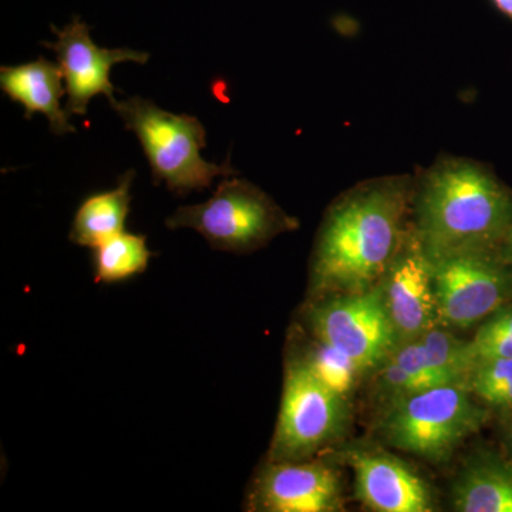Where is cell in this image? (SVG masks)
<instances>
[{
	"label": "cell",
	"instance_id": "6da1fadb",
	"mask_svg": "<svg viewBox=\"0 0 512 512\" xmlns=\"http://www.w3.org/2000/svg\"><path fill=\"white\" fill-rule=\"evenodd\" d=\"M413 177L357 184L330 205L312 258L315 295L367 291L382 281L410 231Z\"/></svg>",
	"mask_w": 512,
	"mask_h": 512
},
{
	"label": "cell",
	"instance_id": "7a4b0ae2",
	"mask_svg": "<svg viewBox=\"0 0 512 512\" xmlns=\"http://www.w3.org/2000/svg\"><path fill=\"white\" fill-rule=\"evenodd\" d=\"M512 225V190L487 164L437 158L413 177L410 228L431 262L497 249Z\"/></svg>",
	"mask_w": 512,
	"mask_h": 512
},
{
	"label": "cell",
	"instance_id": "3957f363",
	"mask_svg": "<svg viewBox=\"0 0 512 512\" xmlns=\"http://www.w3.org/2000/svg\"><path fill=\"white\" fill-rule=\"evenodd\" d=\"M111 107L140 141L154 184L165 183L168 190L183 197L207 190L215 178L237 174L229 160L214 164L201 157L207 147V130L197 117L170 113L141 96L114 100Z\"/></svg>",
	"mask_w": 512,
	"mask_h": 512
},
{
	"label": "cell",
	"instance_id": "277c9868",
	"mask_svg": "<svg viewBox=\"0 0 512 512\" xmlns=\"http://www.w3.org/2000/svg\"><path fill=\"white\" fill-rule=\"evenodd\" d=\"M466 384H443L394 400L383 421L390 446L443 463L487 423L488 413Z\"/></svg>",
	"mask_w": 512,
	"mask_h": 512
},
{
	"label": "cell",
	"instance_id": "5b68a950",
	"mask_svg": "<svg viewBox=\"0 0 512 512\" xmlns=\"http://www.w3.org/2000/svg\"><path fill=\"white\" fill-rule=\"evenodd\" d=\"M170 229H194L218 251L248 254L281 232L298 227L261 188L242 178H227L210 200L180 207L165 220Z\"/></svg>",
	"mask_w": 512,
	"mask_h": 512
},
{
	"label": "cell",
	"instance_id": "8992f818",
	"mask_svg": "<svg viewBox=\"0 0 512 512\" xmlns=\"http://www.w3.org/2000/svg\"><path fill=\"white\" fill-rule=\"evenodd\" d=\"M346 421V397L326 387L299 357L292 356L286 365L269 460H309L338 439Z\"/></svg>",
	"mask_w": 512,
	"mask_h": 512
},
{
	"label": "cell",
	"instance_id": "52a82bcc",
	"mask_svg": "<svg viewBox=\"0 0 512 512\" xmlns=\"http://www.w3.org/2000/svg\"><path fill=\"white\" fill-rule=\"evenodd\" d=\"M306 319L316 340L345 353L362 372L382 366L399 346L379 284L313 303Z\"/></svg>",
	"mask_w": 512,
	"mask_h": 512
},
{
	"label": "cell",
	"instance_id": "ba28073f",
	"mask_svg": "<svg viewBox=\"0 0 512 512\" xmlns=\"http://www.w3.org/2000/svg\"><path fill=\"white\" fill-rule=\"evenodd\" d=\"M439 323L468 329L512 301V269L497 249L470 251L433 262Z\"/></svg>",
	"mask_w": 512,
	"mask_h": 512
},
{
	"label": "cell",
	"instance_id": "9c48e42d",
	"mask_svg": "<svg viewBox=\"0 0 512 512\" xmlns=\"http://www.w3.org/2000/svg\"><path fill=\"white\" fill-rule=\"evenodd\" d=\"M57 40L43 42L47 49L56 53L57 64L62 70L66 83V110L70 116H86L90 100L97 96H106L113 103L116 87L111 83V67L117 63L133 62L146 64L150 53L140 50L106 49L97 46L90 36V28L79 18H73L63 29L52 26Z\"/></svg>",
	"mask_w": 512,
	"mask_h": 512
},
{
	"label": "cell",
	"instance_id": "30bf717a",
	"mask_svg": "<svg viewBox=\"0 0 512 512\" xmlns=\"http://www.w3.org/2000/svg\"><path fill=\"white\" fill-rule=\"evenodd\" d=\"M342 508L338 473L322 461L268 460L249 490L247 510L332 512Z\"/></svg>",
	"mask_w": 512,
	"mask_h": 512
},
{
	"label": "cell",
	"instance_id": "8fae6325",
	"mask_svg": "<svg viewBox=\"0 0 512 512\" xmlns=\"http://www.w3.org/2000/svg\"><path fill=\"white\" fill-rule=\"evenodd\" d=\"M379 285L399 345L436 328L439 306L433 262L424 254L412 228Z\"/></svg>",
	"mask_w": 512,
	"mask_h": 512
},
{
	"label": "cell",
	"instance_id": "7c38bea8",
	"mask_svg": "<svg viewBox=\"0 0 512 512\" xmlns=\"http://www.w3.org/2000/svg\"><path fill=\"white\" fill-rule=\"evenodd\" d=\"M356 495L377 512H431L429 485L412 468L387 454L356 451L350 454Z\"/></svg>",
	"mask_w": 512,
	"mask_h": 512
},
{
	"label": "cell",
	"instance_id": "4fadbf2b",
	"mask_svg": "<svg viewBox=\"0 0 512 512\" xmlns=\"http://www.w3.org/2000/svg\"><path fill=\"white\" fill-rule=\"evenodd\" d=\"M63 80L59 64L49 62L46 57L18 66L0 67L2 92L13 103L25 107L26 120L32 119L35 113L43 114L56 136L76 131L66 107H62V99L67 94Z\"/></svg>",
	"mask_w": 512,
	"mask_h": 512
},
{
	"label": "cell",
	"instance_id": "5bb4252c",
	"mask_svg": "<svg viewBox=\"0 0 512 512\" xmlns=\"http://www.w3.org/2000/svg\"><path fill=\"white\" fill-rule=\"evenodd\" d=\"M460 512H512V464L493 453L474 458L453 487Z\"/></svg>",
	"mask_w": 512,
	"mask_h": 512
},
{
	"label": "cell",
	"instance_id": "9a60e30c",
	"mask_svg": "<svg viewBox=\"0 0 512 512\" xmlns=\"http://www.w3.org/2000/svg\"><path fill=\"white\" fill-rule=\"evenodd\" d=\"M134 175L133 170L127 171L113 190L96 192L80 204L69 235L74 245L93 249L124 231L133 200L131 185Z\"/></svg>",
	"mask_w": 512,
	"mask_h": 512
},
{
	"label": "cell",
	"instance_id": "2e32d148",
	"mask_svg": "<svg viewBox=\"0 0 512 512\" xmlns=\"http://www.w3.org/2000/svg\"><path fill=\"white\" fill-rule=\"evenodd\" d=\"M153 252L146 235L120 232L93 248L94 281L117 284L146 272Z\"/></svg>",
	"mask_w": 512,
	"mask_h": 512
},
{
	"label": "cell",
	"instance_id": "e0dca14e",
	"mask_svg": "<svg viewBox=\"0 0 512 512\" xmlns=\"http://www.w3.org/2000/svg\"><path fill=\"white\" fill-rule=\"evenodd\" d=\"M431 365L450 384H466L477 366L470 342H463L444 329L433 328L420 336Z\"/></svg>",
	"mask_w": 512,
	"mask_h": 512
},
{
	"label": "cell",
	"instance_id": "ac0fdd59",
	"mask_svg": "<svg viewBox=\"0 0 512 512\" xmlns=\"http://www.w3.org/2000/svg\"><path fill=\"white\" fill-rule=\"evenodd\" d=\"M296 357L308 366L320 382L342 397L352 393L357 376L362 372L345 353L316 339L302 355Z\"/></svg>",
	"mask_w": 512,
	"mask_h": 512
},
{
	"label": "cell",
	"instance_id": "d6986e66",
	"mask_svg": "<svg viewBox=\"0 0 512 512\" xmlns=\"http://www.w3.org/2000/svg\"><path fill=\"white\" fill-rule=\"evenodd\" d=\"M467 387L481 402L500 412H512V359L484 360L474 367Z\"/></svg>",
	"mask_w": 512,
	"mask_h": 512
},
{
	"label": "cell",
	"instance_id": "ffe728a7",
	"mask_svg": "<svg viewBox=\"0 0 512 512\" xmlns=\"http://www.w3.org/2000/svg\"><path fill=\"white\" fill-rule=\"evenodd\" d=\"M470 349L477 365L501 357L512 359V301L488 316L471 340Z\"/></svg>",
	"mask_w": 512,
	"mask_h": 512
},
{
	"label": "cell",
	"instance_id": "44dd1931",
	"mask_svg": "<svg viewBox=\"0 0 512 512\" xmlns=\"http://www.w3.org/2000/svg\"><path fill=\"white\" fill-rule=\"evenodd\" d=\"M389 359L394 360L397 365L403 367L421 384L423 389L443 386L450 384L446 382L443 376L431 365L429 356L420 339L410 340V342L400 343Z\"/></svg>",
	"mask_w": 512,
	"mask_h": 512
},
{
	"label": "cell",
	"instance_id": "7402d4cb",
	"mask_svg": "<svg viewBox=\"0 0 512 512\" xmlns=\"http://www.w3.org/2000/svg\"><path fill=\"white\" fill-rule=\"evenodd\" d=\"M380 383H382L383 389L387 393L392 394L394 400L402 399V397L420 392V390H426L407 370L397 365L392 359H387L383 363L382 372H380Z\"/></svg>",
	"mask_w": 512,
	"mask_h": 512
},
{
	"label": "cell",
	"instance_id": "603a6c76",
	"mask_svg": "<svg viewBox=\"0 0 512 512\" xmlns=\"http://www.w3.org/2000/svg\"><path fill=\"white\" fill-rule=\"evenodd\" d=\"M498 255L501 256V259L510 266L512 269V225L511 228L508 229L507 234H505V237L503 241H501V244L498 245L497 248Z\"/></svg>",
	"mask_w": 512,
	"mask_h": 512
},
{
	"label": "cell",
	"instance_id": "cb8c5ba5",
	"mask_svg": "<svg viewBox=\"0 0 512 512\" xmlns=\"http://www.w3.org/2000/svg\"><path fill=\"white\" fill-rule=\"evenodd\" d=\"M491 2L494 3L495 8L500 10L512 22V0H491Z\"/></svg>",
	"mask_w": 512,
	"mask_h": 512
},
{
	"label": "cell",
	"instance_id": "d4e9b609",
	"mask_svg": "<svg viewBox=\"0 0 512 512\" xmlns=\"http://www.w3.org/2000/svg\"><path fill=\"white\" fill-rule=\"evenodd\" d=\"M505 414L508 416L507 420H505V441H507V446L512 454V412Z\"/></svg>",
	"mask_w": 512,
	"mask_h": 512
}]
</instances>
